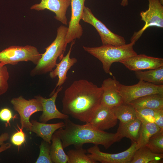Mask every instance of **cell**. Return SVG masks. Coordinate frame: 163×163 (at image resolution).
<instances>
[{
    "instance_id": "obj_1",
    "label": "cell",
    "mask_w": 163,
    "mask_h": 163,
    "mask_svg": "<svg viewBox=\"0 0 163 163\" xmlns=\"http://www.w3.org/2000/svg\"><path fill=\"white\" fill-rule=\"evenodd\" d=\"M101 87L84 79L73 82L65 90L62 100V113L88 123L101 104Z\"/></svg>"
},
{
    "instance_id": "obj_2",
    "label": "cell",
    "mask_w": 163,
    "mask_h": 163,
    "mask_svg": "<svg viewBox=\"0 0 163 163\" xmlns=\"http://www.w3.org/2000/svg\"><path fill=\"white\" fill-rule=\"evenodd\" d=\"M64 120V128H61L55 132L60 139L64 149L71 145L78 148L91 143L102 145L107 149L118 142L116 133L97 129L88 123L81 125L74 123L69 118Z\"/></svg>"
},
{
    "instance_id": "obj_3",
    "label": "cell",
    "mask_w": 163,
    "mask_h": 163,
    "mask_svg": "<svg viewBox=\"0 0 163 163\" xmlns=\"http://www.w3.org/2000/svg\"><path fill=\"white\" fill-rule=\"evenodd\" d=\"M68 27L64 25L59 27L55 40L41 54V57L36 66L31 71L30 75L34 76L50 72L55 67L57 60H61L63 56L67 44L66 37Z\"/></svg>"
},
{
    "instance_id": "obj_4",
    "label": "cell",
    "mask_w": 163,
    "mask_h": 163,
    "mask_svg": "<svg viewBox=\"0 0 163 163\" xmlns=\"http://www.w3.org/2000/svg\"><path fill=\"white\" fill-rule=\"evenodd\" d=\"M136 42L132 41L129 44L119 46L106 45L96 47L83 46V48L85 51L101 62L103 70L106 73L112 75L110 69L113 63L119 62L137 54L133 48Z\"/></svg>"
},
{
    "instance_id": "obj_5",
    "label": "cell",
    "mask_w": 163,
    "mask_h": 163,
    "mask_svg": "<svg viewBox=\"0 0 163 163\" xmlns=\"http://www.w3.org/2000/svg\"><path fill=\"white\" fill-rule=\"evenodd\" d=\"M41 57L37 48L27 45L24 46H12L0 52V63L16 65L21 62L31 61L36 65Z\"/></svg>"
},
{
    "instance_id": "obj_6",
    "label": "cell",
    "mask_w": 163,
    "mask_h": 163,
    "mask_svg": "<svg viewBox=\"0 0 163 163\" xmlns=\"http://www.w3.org/2000/svg\"><path fill=\"white\" fill-rule=\"evenodd\" d=\"M81 19L95 28L100 37L102 45L119 46L126 44V40L124 37L110 30L94 16L88 7L84 6Z\"/></svg>"
},
{
    "instance_id": "obj_7",
    "label": "cell",
    "mask_w": 163,
    "mask_h": 163,
    "mask_svg": "<svg viewBox=\"0 0 163 163\" xmlns=\"http://www.w3.org/2000/svg\"><path fill=\"white\" fill-rule=\"evenodd\" d=\"M149 8L140 13L141 20L145 22L143 27L135 32L131 39V42H136L147 28L151 27H163V5L160 0H148Z\"/></svg>"
},
{
    "instance_id": "obj_8",
    "label": "cell",
    "mask_w": 163,
    "mask_h": 163,
    "mask_svg": "<svg viewBox=\"0 0 163 163\" xmlns=\"http://www.w3.org/2000/svg\"><path fill=\"white\" fill-rule=\"evenodd\" d=\"M119 92L124 104H128L134 100L146 95L154 94H163V85H156L139 80L137 84L131 85L120 83Z\"/></svg>"
},
{
    "instance_id": "obj_9",
    "label": "cell",
    "mask_w": 163,
    "mask_h": 163,
    "mask_svg": "<svg viewBox=\"0 0 163 163\" xmlns=\"http://www.w3.org/2000/svg\"><path fill=\"white\" fill-rule=\"evenodd\" d=\"M10 102L14 110L19 114L21 127L30 131L32 125L30 117L34 113L42 111L40 102L35 97L27 100L21 95L13 98Z\"/></svg>"
},
{
    "instance_id": "obj_10",
    "label": "cell",
    "mask_w": 163,
    "mask_h": 163,
    "mask_svg": "<svg viewBox=\"0 0 163 163\" xmlns=\"http://www.w3.org/2000/svg\"><path fill=\"white\" fill-rule=\"evenodd\" d=\"M136 142H132L130 146L126 150L120 153L110 154L100 151L97 145L87 150L88 155L96 161L101 163H130L136 150Z\"/></svg>"
},
{
    "instance_id": "obj_11",
    "label": "cell",
    "mask_w": 163,
    "mask_h": 163,
    "mask_svg": "<svg viewBox=\"0 0 163 163\" xmlns=\"http://www.w3.org/2000/svg\"><path fill=\"white\" fill-rule=\"evenodd\" d=\"M85 0H70L71 15L66 37L68 44L76 39H79L83 34V29L80 24Z\"/></svg>"
},
{
    "instance_id": "obj_12",
    "label": "cell",
    "mask_w": 163,
    "mask_h": 163,
    "mask_svg": "<svg viewBox=\"0 0 163 163\" xmlns=\"http://www.w3.org/2000/svg\"><path fill=\"white\" fill-rule=\"evenodd\" d=\"M120 83L114 76L103 81L101 86L103 92L101 104L113 108L124 104L119 92Z\"/></svg>"
},
{
    "instance_id": "obj_13",
    "label": "cell",
    "mask_w": 163,
    "mask_h": 163,
    "mask_svg": "<svg viewBox=\"0 0 163 163\" xmlns=\"http://www.w3.org/2000/svg\"><path fill=\"white\" fill-rule=\"evenodd\" d=\"M119 62L129 70L135 72L155 69L163 66L162 58L149 56L143 54H137L122 60Z\"/></svg>"
},
{
    "instance_id": "obj_14",
    "label": "cell",
    "mask_w": 163,
    "mask_h": 163,
    "mask_svg": "<svg viewBox=\"0 0 163 163\" xmlns=\"http://www.w3.org/2000/svg\"><path fill=\"white\" fill-rule=\"evenodd\" d=\"M62 88V86L58 87L56 91L49 98H44L40 95L34 97L39 100L42 106V113L39 119L40 122L46 123L53 119L65 120L69 118L68 115L59 111L56 105V101L58 94Z\"/></svg>"
},
{
    "instance_id": "obj_15",
    "label": "cell",
    "mask_w": 163,
    "mask_h": 163,
    "mask_svg": "<svg viewBox=\"0 0 163 163\" xmlns=\"http://www.w3.org/2000/svg\"><path fill=\"white\" fill-rule=\"evenodd\" d=\"M117 120L113 108L101 104L88 123L95 128L104 131L115 126Z\"/></svg>"
},
{
    "instance_id": "obj_16",
    "label": "cell",
    "mask_w": 163,
    "mask_h": 163,
    "mask_svg": "<svg viewBox=\"0 0 163 163\" xmlns=\"http://www.w3.org/2000/svg\"><path fill=\"white\" fill-rule=\"evenodd\" d=\"M70 5V0H41L39 3L34 4L30 9L37 11L48 9L55 13V18L62 24H67L66 14Z\"/></svg>"
},
{
    "instance_id": "obj_17",
    "label": "cell",
    "mask_w": 163,
    "mask_h": 163,
    "mask_svg": "<svg viewBox=\"0 0 163 163\" xmlns=\"http://www.w3.org/2000/svg\"><path fill=\"white\" fill-rule=\"evenodd\" d=\"M75 43V40L71 42L70 49L67 54L65 56H63L59 63H56L55 69L50 72L49 75L51 78H55L56 77L58 78V82L51 95L54 93L57 87L62 86L65 83L67 78V74L68 71L77 62L75 58L70 57L72 47Z\"/></svg>"
},
{
    "instance_id": "obj_18",
    "label": "cell",
    "mask_w": 163,
    "mask_h": 163,
    "mask_svg": "<svg viewBox=\"0 0 163 163\" xmlns=\"http://www.w3.org/2000/svg\"><path fill=\"white\" fill-rule=\"evenodd\" d=\"M30 122L32 126L30 131L35 133L43 140L50 144L52 136L54 133L65 126L63 122L48 124L39 122L36 120H32Z\"/></svg>"
},
{
    "instance_id": "obj_19",
    "label": "cell",
    "mask_w": 163,
    "mask_h": 163,
    "mask_svg": "<svg viewBox=\"0 0 163 163\" xmlns=\"http://www.w3.org/2000/svg\"><path fill=\"white\" fill-rule=\"evenodd\" d=\"M141 124V121L137 118L125 123L120 122L116 133L117 141L126 137L130 139L132 142L136 143Z\"/></svg>"
},
{
    "instance_id": "obj_20",
    "label": "cell",
    "mask_w": 163,
    "mask_h": 163,
    "mask_svg": "<svg viewBox=\"0 0 163 163\" xmlns=\"http://www.w3.org/2000/svg\"><path fill=\"white\" fill-rule=\"evenodd\" d=\"M128 104L135 109H163V94H154L146 95L134 100Z\"/></svg>"
},
{
    "instance_id": "obj_21",
    "label": "cell",
    "mask_w": 163,
    "mask_h": 163,
    "mask_svg": "<svg viewBox=\"0 0 163 163\" xmlns=\"http://www.w3.org/2000/svg\"><path fill=\"white\" fill-rule=\"evenodd\" d=\"M163 158V154L155 153L145 146L136 151L130 163H157Z\"/></svg>"
},
{
    "instance_id": "obj_22",
    "label": "cell",
    "mask_w": 163,
    "mask_h": 163,
    "mask_svg": "<svg viewBox=\"0 0 163 163\" xmlns=\"http://www.w3.org/2000/svg\"><path fill=\"white\" fill-rule=\"evenodd\" d=\"M51 141L50 155L52 163H67L68 156L63 150L60 139L55 133L52 136Z\"/></svg>"
},
{
    "instance_id": "obj_23",
    "label": "cell",
    "mask_w": 163,
    "mask_h": 163,
    "mask_svg": "<svg viewBox=\"0 0 163 163\" xmlns=\"http://www.w3.org/2000/svg\"><path fill=\"white\" fill-rule=\"evenodd\" d=\"M138 79L156 85H163V66L147 71H135Z\"/></svg>"
},
{
    "instance_id": "obj_24",
    "label": "cell",
    "mask_w": 163,
    "mask_h": 163,
    "mask_svg": "<svg viewBox=\"0 0 163 163\" xmlns=\"http://www.w3.org/2000/svg\"><path fill=\"white\" fill-rule=\"evenodd\" d=\"M161 130L160 128L154 123H141L138 138L136 143V150L145 146L150 138Z\"/></svg>"
},
{
    "instance_id": "obj_25",
    "label": "cell",
    "mask_w": 163,
    "mask_h": 163,
    "mask_svg": "<svg viewBox=\"0 0 163 163\" xmlns=\"http://www.w3.org/2000/svg\"><path fill=\"white\" fill-rule=\"evenodd\" d=\"M113 109L116 117L121 123H125L136 118V109L129 104H123Z\"/></svg>"
},
{
    "instance_id": "obj_26",
    "label": "cell",
    "mask_w": 163,
    "mask_h": 163,
    "mask_svg": "<svg viewBox=\"0 0 163 163\" xmlns=\"http://www.w3.org/2000/svg\"><path fill=\"white\" fill-rule=\"evenodd\" d=\"M87 150L82 147L75 148L67 152L68 157L67 163H96L97 162L86 155Z\"/></svg>"
},
{
    "instance_id": "obj_27",
    "label": "cell",
    "mask_w": 163,
    "mask_h": 163,
    "mask_svg": "<svg viewBox=\"0 0 163 163\" xmlns=\"http://www.w3.org/2000/svg\"><path fill=\"white\" fill-rule=\"evenodd\" d=\"M145 146L155 153L163 154V130L152 135Z\"/></svg>"
},
{
    "instance_id": "obj_28",
    "label": "cell",
    "mask_w": 163,
    "mask_h": 163,
    "mask_svg": "<svg viewBox=\"0 0 163 163\" xmlns=\"http://www.w3.org/2000/svg\"><path fill=\"white\" fill-rule=\"evenodd\" d=\"M135 109L136 118L139 120L142 123H154V117L158 110L149 108Z\"/></svg>"
},
{
    "instance_id": "obj_29",
    "label": "cell",
    "mask_w": 163,
    "mask_h": 163,
    "mask_svg": "<svg viewBox=\"0 0 163 163\" xmlns=\"http://www.w3.org/2000/svg\"><path fill=\"white\" fill-rule=\"evenodd\" d=\"M51 144L43 140L39 146L40 153L36 163H53L50 155Z\"/></svg>"
},
{
    "instance_id": "obj_30",
    "label": "cell",
    "mask_w": 163,
    "mask_h": 163,
    "mask_svg": "<svg viewBox=\"0 0 163 163\" xmlns=\"http://www.w3.org/2000/svg\"><path fill=\"white\" fill-rule=\"evenodd\" d=\"M9 75L5 66H2L0 63V95L5 93L9 88L8 81Z\"/></svg>"
},
{
    "instance_id": "obj_31",
    "label": "cell",
    "mask_w": 163,
    "mask_h": 163,
    "mask_svg": "<svg viewBox=\"0 0 163 163\" xmlns=\"http://www.w3.org/2000/svg\"><path fill=\"white\" fill-rule=\"evenodd\" d=\"M17 126L18 129H16L17 132L11 136V141L13 144L19 147L26 141V135L23 130V128L20 127L18 124Z\"/></svg>"
},
{
    "instance_id": "obj_32",
    "label": "cell",
    "mask_w": 163,
    "mask_h": 163,
    "mask_svg": "<svg viewBox=\"0 0 163 163\" xmlns=\"http://www.w3.org/2000/svg\"><path fill=\"white\" fill-rule=\"evenodd\" d=\"M16 116H13L10 110L7 108H4L0 110V120L5 122V126H10V121L12 118H16Z\"/></svg>"
},
{
    "instance_id": "obj_33",
    "label": "cell",
    "mask_w": 163,
    "mask_h": 163,
    "mask_svg": "<svg viewBox=\"0 0 163 163\" xmlns=\"http://www.w3.org/2000/svg\"><path fill=\"white\" fill-rule=\"evenodd\" d=\"M154 123L163 130V109L158 110L154 117Z\"/></svg>"
},
{
    "instance_id": "obj_34",
    "label": "cell",
    "mask_w": 163,
    "mask_h": 163,
    "mask_svg": "<svg viewBox=\"0 0 163 163\" xmlns=\"http://www.w3.org/2000/svg\"><path fill=\"white\" fill-rule=\"evenodd\" d=\"M9 137V134L7 133H2L0 136V145L8 140Z\"/></svg>"
},
{
    "instance_id": "obj_35",
    "label": "cell",
    "mask_w": 163,
    "mask_h": 163,
    "mask_svg": "<svg viewBox=\"0 0 163 163\" xmlns=\"http://www.w3.org/2000/svg\"><path fill=\"white\" fill-rule=\"evenodd\" d=\"M11 146L9 143H4L0 146V153L10 148Z\"/></svg>"
},
{
    "instance_id": "obj_36",
    "label": "cell",
    "mask_w": 163,
    "mask_h": 163,
    "mask_svg": "<svg viewBox=\"0 0 163 163\" xmlns=\"http://www.w3.org/2000/svg\"><path fill=\"white\" fill-rule=\"evenodd\" d=\"M128 0H122L120 5L123 7H125L128 5Z\"/></svg>"
},
{
    "instance_id": "obj_37",
    "label": "cell",
    "mask_w": 163,
    "mask_h": 163,
    "mask_svg": "<svg viewBox=\"0 0 163 163\" xmlns=\"http://www.w3.org/2000/svg\"><path fill=\"white\" fill-rule=\"evenodd\" d=\"M162 4H163V0H160Z\"/></svg>"
}]
</instances>
